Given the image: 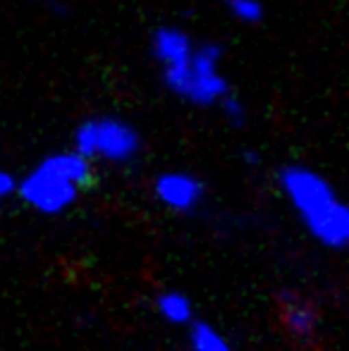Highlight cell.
Segmentation results:
<instances>
[{
    "mask_svg": "<svg viewBox=\"0 0 349 351\" xmlns=\"http://www.w3.org/2000/svg\"><path fill=\"white\" fill-rule=\"evenodd\" d=\"M280 315L287 332L299 342H313L321 328V315L306 296L297 291H280Z\"/></svg>",
    "mask_w": 349,
    "mask_h": 351,
    "instance_id": "obj_6",
    "label": "cell"
},
{
    "mask_svg": "<svg viewBox=\"0 0 349 351\" xmlns=\"http://www.w3.org/2000/svg\"><path fill=\"white\" fill-rule=\"evenodd\" d=\"M239 160H242L244 167H261L263 165V158L258 151H254V148H244L242 153H239Z\"/></svg>",
    "mask_w": 349,
    "mask_h": 351,
    "instance_id": "obj_12",
    "label": "cell"
},
{
    "mask_svg": "<svg viewBox=\"0 0 349 351\" xmlns=\"http://www.w3.org/2000/svg\"><path fill=\"white\" fill-rule=\"evenodd\" d=\"M93 180V162L75 148L43 156L24 177H17V194L34 213L46 217L62 215L80 201Z\"/></svg>",
    "mask_w": 349,
    "mask_h": 351,
    "instance_id": "obj_3",
    "label": "cell"
},
{
    "mask_svg": "<svg viewBox=\"0 0 349 351\" xmlns=\"http://www.w3.org/2000/svg\"><path fill=\"white\" fill-rule=\"evenodd\" d=\"M189 328V349L191 351H234L232 344L228 342L223 332L218 328H213L210 323L199 318H191Z\"/></svg>",
    "mask_w": 349,
    "mask_h": 351,
    "instance_id": "obj_8",
    "label": "cell"
},
{
    "mask_svg": "<svg viewBox=\"0 0 349 351\" xmlns=\"http://www.w3.org/2000/svg\"><path fill=\"white\" fill-rule=\"evenodd\" d=\"M156 311L168 325H189L194 318V304L180 289H165L156 296Z\"/></svg>",
    "mask_w": 349,
    "mask_h": 351,
    "instance_id": "obj_7",
    "label": "cell"
},
{
    "mask_svg": "<svg viewBox=\"0 0 349 351\" xmlns=\"http://www.w3.org/2000/svg\"><path fill=\"white\" fill-rule=\"evenodd\" d=\"M208 186L189 170H165L154 180V196L165 210L175 215H191L204 206Z\"/></svg>",
    "mask_w": 349,
    "mask_h": 351,
    "instance_id": "obj_5",
    "label": "cell"
},
{
    "mask_svg": "<svg viewBox=\"0 0 349 351\" xmlns=\"http://www.w3.org/2000/svg\"><path fill=\"white\" fill-rule=\"evenodd\" d=\"M223 8L234 22L244 27H258L265 19V3L263 0H220Z\"/></svg>",
    "mask_w": 349,
    "mask_h": 351,
    "instance_id": "obj_10",
    "label": "cell"
},
{
    "mask_svg": "<svg viewBox=\"0 0 349 351\" xmlns=\"http://www.w3.org/2000/svg\"><path fill=\"white\" fill-rule=\"evenodd\" d=\"M72 148L88 162L132 165L144 153V134L132 120L112 112L88 115L72 132Z\"/></svg>",
    "mask_w": 349,
    "mask_h": 351,
    "instance_id": "obj_4",
    "label": "cell"
},
{
    "mask_svg": "<svg viewBox=\"0 0 349 351\" xmlns=\"http://www.w3.org/2000/svg\"><path fill=\"white\" fill-rule=\"evenodd\" d=\"M14 194H17V177L5 167H0V206L12 199Z\"/></svg>",
    "mask_w": 349,
    "mask_h": 351,
    "instance_id": "obj_11",
    "label": "cell"
},
{
    "mask_svg": "<svg viewBox=\"0 0 349 351\" xmlns=\"http://www.w3.org/2000/svg\"><path fill=\"white\" fill-rule=\"evenodd\" d=\"M215 110H218L220 117H223L230 127H234V130H242V127H247L249 106H247V101H244L242 93H239L237 88H232V91L225 93V96L220 98L218 106H215Z\"/></svg>",
    "mask_w": 349,
    "mask_h": 351,
    "instance_id": "obj_9",
    "label": "cell"
},
{
    "mask_svg": "<svg viewBox=\"0 0 349 351\" xmlns=\"http://www.w3.org/2000/svg\"><path fill=\"white\" fill-rule=\"evenodd\" d=\"M275 177L309 237L328 251H345L349 246V208L337 186L321 170L304 162H285Z\"/></svg>",
    "mask_w": 349,
    "mask_h": 351,
    "instance_id": "obj_2",
    "label": "cell"
},
{
    "mask_svg": "<svg viewBox=\"0 0 349 351\" xmlns=\"http://www.w3.org/2000/svg\"><path fill=\"white\" fill-rule=\"evenodd\" d=\"M149 56L165 91L196 110H215L232 91L225 74V51L213 38H194L182 24L163 22L149 34Z\"/></svg>",
    "mask_w": 349,
    "mask_h": 351,
    "instance_id": "obj_1",
    "label": "cell"
}]
</instances>
